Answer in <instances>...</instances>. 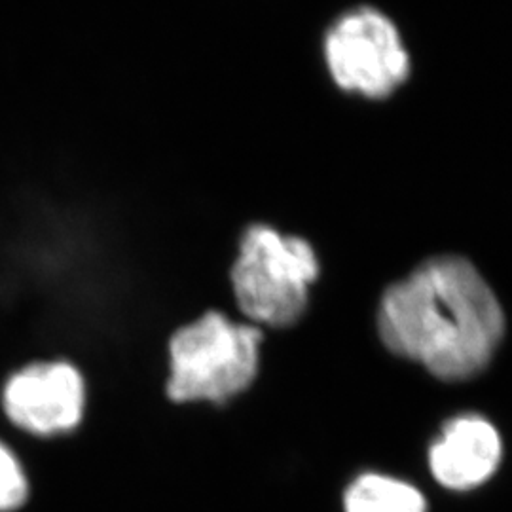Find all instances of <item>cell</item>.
Wrapping results in <instances>:
<instances>
[{
	"mask_svg": "<svg viewBox=\"0 0 512 512\" xmlns=\"http://www.w3.org/2000/svg\"><path fill=\"white\" fill-rule=\"evenodd\" d=\"M378 330L395 355L420 363L439 380L465 382L494 359L505 315L469 260L437 256L385 291Z\"/></svg>",
	"mask_w": 512,
	"mask_h": 512,
	"instance_id": "6da1fadb",
	"label": "cell"
},
{
	"mask_svg": "<svg viewBox=\"0 0 512 512\" xmlns=\"http://www.w3.org/2000/svg\"><path fill=\"white\" fill-rule=\"evenodd\" d=\"M262 332L209 311L169 340L167 395L175 403H226L253 384Z\"/></svg>",
	"mask_w": 512,
	"mask_h": 512,
	"instance_id": "7a4b0ae2",
	"label": "cell"
},
{
	"mask_svg": "<svg viewBox=\"0 0 512 512\" xmlns=\"http://www.w3.org/2000/svg\"><path fill=\"white\" fill-rule=\"evenodd\" d=\"M319 260L306 239L272 226H251L239 243L232 287L241 311L255 323L291 327L308 308Z\"/></svg>",
	"mask_w": 512,
	"mask_h": 512,
	"instance_id": "3957f363",
	"label": "cell"
},
{
	"mask_svg": "<svg viewBox=\"0 0 512 512\" xmlns=\"http://www.w3.org/2000/svg\"><path fill=\"white\" fill-rule=\"evenodd\" d=\"M325 59L342 90L372 99L391 95L410 73V57L397 27L368 6L351 10L330 27Z\"/></svg>",
	"mask_w": 512,
	"mask_h": 512,
	"instance_id": "277c9868",
	"label": "cell"
},
{
	"mask_svg": "<svg viewBox=\"0 0 512 512\" xmlns=\"http://www.w3.org/2000/svg\"><path fill=\"white\" fill-rule=\"evenodd\" d=\"M2 408L19 429L37 437H55L80 425L86 410V384L71 363L40 361L8 378Z\"/></svg>",
	"mask_w": 512,
	"mask_h": 512,
	"instance_id": "5b68a950",
	"label": "cell"
},
{
	"mask_svg": "<svg viewBox=\"0 0 512 512\" xmlns=\"http://www.w3.org/2000/svg\"><path fill=\"white\" fill-rule=\"evenodd\" d=\"M503 458V442L482 416L465 414L448 421L429 448V467L448 490H473L494 476Z\"/></svg>",
	"mask_w": 512,
	"mask_h": 512,
	"instance_id": "8992f818",
	"label": "cell"
},
{
	"mask_svg": "<svg viewBox=\"0 0 512 512\" xmlns=\"http://www.w3.org/2000/svg\"><path fill=\"white\" fill-rule=\"evenodd\" d=\"M344 509L346 512H427V501L418 488L404 480L365 473L349 484Z\"/></svg>",
	"mask_w": 512,
	"mask_h": 512,
	"instance_id": "52a82bcc",
	"label": "cell"
},
{
	"mask_svg": "<svg viewBox=\"0 0 512 512\" xmlns=\"http://www.w3.org/2000/svg\"><path fill=\"white\" fill-rule=\"evenodd\" d=\"M29 497V480L18 456L0 442V512L19 509Z\"/></svg>",
	"mask_w": 512,
	"mask_h": 512,
	"instance_id": "ba28073f",
	"label": "cell"
}]
</instances>
